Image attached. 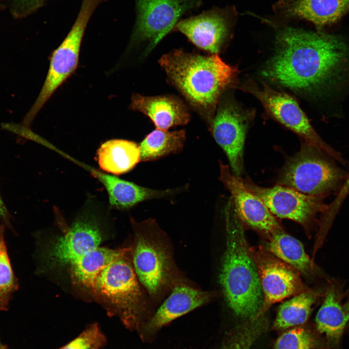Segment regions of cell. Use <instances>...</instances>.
<instances>
[{
    "label": "cell",
    "mask_w": 349,
    "mask_h": 349,
    "mask_svg": "<svg viewBox=\"0 0 349 349\" xmlns=\"http://www.w3.org/2000/svg\"><path fill=\"white\" fill-rule=\"evenodd\" d=\"M254 260L263 295V305L256 317L272 304L304 291L297 272L278 258L260 251Z\"/></svg>",
    "instance_id": "obj_12"
},
{
    "label": "cell",
    "mask_w": 349,
    "mask_h": 349,
    "mask_svg": "<svg viewBox=\"0 0 349 349\" xmlns=\"http://www.w3.org/2000/svg\"><path fill=\"white\" fill-rule=\"evenodd\" d=\"M279 8L287 16L305 19L320 28L334 23L349 11V0H282Z\"/></svg>",
    "instance_id": "obj_19"
},
{
    "label": "cell",
    "mask_w": 349,
    "mask_h": 349,
    "mask_svg": "<svg viewBox=\"0 0 349 349\" xmlns=\"http://www.w3.org/2000/svg\"><path fill=\"white\" fill-rule=\"evenodd\" d=\"M186 139V131H168L157 129L143 139L139 145L141 161L156 160L171 154L180 152Z\"/></svg>",
    "instance_id": "obj_24"
},
{
    "label": "cell",
    "mask_w": 349,
    "mask_h": 349,
    "mask_svg": "<svg viewBox=\"0 0 349 349\" xmlns=\"http://www.w3.org/2000/svg\"><path fill=\"white\" fill-rule=\"evenodd\" d=\"M330 157L324 151L303 142L300 151L287 160L281 170L279 184L307 195L323 198L333 191L338 192L348 174Z\"/></svg>",
    "instance_id": "obj_5"
},
{
    "label": "cell",
    "mask_w": 349,
    "mask_h": 349,
    "mask_svg": "<svg viewBox=\"0 0 349 349\" xmlns=\"http://www.w3.org/2000/svg\"><path fill=\"white\" fill-rule=\"evenodd\" d=\"M245 89L255 96L276 120L297 133L304 142L324 151L342 164H346L341 154L325 143L317 134L292 96L265 85L263 88L259 89L254 84H248Z\"/></svg>",
    "instance_id": "obj_8"
},
{
    "label": "cell",
    "mask_w": 349,
    "mask_h": 349,
    "mask_svg": "<svg viewBox=\"0 0 349 349\" xmlns=\"http://www.w3.org/2000/svg\"><path fill=\"white\" fill-rule=\"evenodd\" d=\"M132 261L139 282L150 295L159 294L172 278V264L165 249L143 233H137Z\"/></svg>",
    "instance_id": "obj_11"
},
{
    "label": "cell",
    "mask_w": 349,
    "mask_h": 349,
    "mask_svg": "<svg viewBox=\"0 0 349 349\" xmlns=\"http://www.w3.org/2000/svg\"><path fill=\"white\" fill-rule=\"evenodd\" d=\"M2 345V344H1V342H0V345Z\"/></svg>",
    "instance_id": "obj_35"
},
{
    "label": "cell",
    "mask_w": 349,
    "mask_h": 349,
    "mask_svg": "<svg viewBox=\"0 0 349 349\" xmlns=\"http://www.w3.org/2000/svg\"><path fill=\"white\" fill-rule=\"evenodd\" d=\"M11 216L0 194V219L5 227L11 228Z\"/></svg>",
    "instance_id": "obj_32"
},
{
    "label": "cell",
    "mask_w": 349,
    "mask_h": 349,
    "mask_svg": "<svg viewBox=\"0 0 349 349\" xmlns=\"http://www.w3.org/2000/svg\"><path fill=\"white\" fill-rule=\"evenodd\" d=\"M172 84L209 123L219 99L234 83L238 70L218 54L204 56L180 50L163 55L159 60Z\"/></svg>",
    "instance_id": "obj_2"
},
{
    "label": "cell",
    "mask_w": 349,
    "mask_h": 349,
    "mask_svg": "<svg viewBox=\"0 0 349 349\" xmlns=\"http://www.w3.org/2000/svg\"><path fill=\"white\" fill-rule=\"evenodd\" d=\"M131 107L148 116L159 129L167 130L173 127L185 125L190 120V114L185 105L174 96H146L134 94Z\"/></svg>",
    "instance_id": "obj_17"
},
{
    "label": "cell",
    "mask_w": 349,
    "mask_h": 349,
    "mask_svg": "<svg viewBox=\"0 0 349 349\" xmlns=\"http://www.w3.org/2000/svg\"><path fill=\"white\" fill-rule=\"evenodd\" d=\"M137 17L131 44L143 43L146 56L182 15L199 7L202 0H135Z\"/></svg>",
    "instance_id": "obj_7"
},
{
    "label": "cell",
    "mask_w": 349,
    "mask_h": 349,
    "mask_svg": "<svg viewBox=\"0 0 349 349\" xmlns=\"http://www.w3.org/2000/svg\"><path fill=\"white\" fill-rule=\"evenodd\" d=\"M242 181L274 216L292 220L304 227L310 225L318 213L325 214L329 208V205L323 202V197L307 195L280 184L264 188L249 178Z\"/></svg>",
    "instance_id": "obj_9"
},
{
    "label": "cell",
    "mask_w": 349,
    "mask_h": 349,
    "mask_svg": "<svg viewBox=\"0 0 349 349\" xmlns=\"http://www.w3.org/2000/svg\"><path fill=\"white\" fill-rule=\"evenodd\" d=\"M106 342L105 335L95 323L87 326L77 337L59 349H101Z\"/></svg>",
    "instance_id": "obj_29"
},
{
    "label": "cell",
    "mask_w": 349,
    "mask_h": 349,
    "mask_svg": "<svg viewBox=\"0 0 349 349\" xmlns=\"http://www.w3.org/2000/svg\"><path fill=\"white\" fill-rule=\"evenodd\" d=\"M132 248L106 265L94 281L92 294L108 313L128 329H137L143 308L142 292L131 259Z\"/></svg>",
    "instance_id": "obj_4"
},
{
    "label": "cell",
    "mask_w": 349,
    "mask_h": 349,
    "mask_svg": "<svg viewBox=\"0 0 349 349\" xmlns=\"http://www.w3.org/2000/svg\"><path fill=\"white\" fill-rule=\"evenodd\" d=\"M343 307L346 312L349 315V299L347 301L346 303L343 305Z\"/></svg>",
    "instance_id": "obj_33"
},
{
    "label": "cell",
    "mask_w": 349,
    "mask_h": 349,
    "mask_svg": "<svg viewBox=\"0 0 349 349\" xmlns=\"http://www.w3.org/2000/svg\"><path fill=\"white\" fill-rule=\"evenodd\" d=\"M220 178L230 192L235 209L241 221L270 235L283 230L263 202L248 189L240 178L231 173L228 165L220 162Z\"/></svg>",
    "instance_id": "obj_14"
},
{
    "label": "cell",
    "mask_w": 349,
    "mask_h": 349,
    "mask_svg": "<svg viewBox=\"0 0 349 349\" xmlns=\"http://www.w3.org/2000/svg\"><path fill=\"white\" fill-rule=\"evenodd\" d=\"M346 44L333 35L286 28L276 37L275 53L263 75L297 91H311L331 79L347 61Z\"/></svg>",
    "instance_id": "obj_1"
},
{
    "label": "cell",
    "mask_w": 349,
    "mask_h": 349,
    "mask_svg": "<svg viewBox=\"0 0 349 349\" xmlns=\"http://www.w3.org/2000/svg\"><path fill=\"white\" fill-rule=\"evenodd\" d=\"M339 292L334 285L326 290L323 303L315 321L317 331L325 335L331 349H336L349 321V315L340 302Z\"/></svg>",
    "instance_id": "obj_20"
},
{
    "label": "cell",
    "mask_w": 349,
    "mask_h": 349,
    "mask_svg": "<svg viewBox=\"0 0 349 349\" xmlns=\"http://www.w3.org/2000/svg\"><path fill=\"white\" fill-rule=\"evenodd\" d=\"M309 331L297 327L286 331L277 339L274 349H328L321 347Z\"/></svg>",
    "instance_id": "obj_28"
},
{
    "label": "cell",
    "mask_w": 349,
    "mask_h": 349,
    "mask_svg": "<svg viewBox=\"0 0 349 349\" xmlns=\"http://www.w3.org/2000/svg\"><path fill=\"white\" fill-rule=\"evenodd\" d=\"M268 244V249L273 255L295 270L305 274L311 273L313 264L302 243L283 230L274 233Z\"/></svg>",
    "instance_id": "obj_23"
},
{
    "label": "cell",
    "mask_w": 349,
    "mask_h": 349,
    "mask_svg": "<svg viewBox=\"0 0 349 349\" xmlns=\"http://www.w3.org/2000/svg\"><path fill=\"white\" fill-rule=\"evenodd\" d=\"M104 0H82L81 8L69 32L51 56L43 88L23 125L29 126L56 90L73 73L78 63L79 49L87 23L94 11Z\"/></svg>",
    "instance_id": "obj_6"
},
{
    "label": "cell",
    "mask_w": 349,
    "mask_h": 349,
    "mask_svg": "<svg viewBox=\"0 0 349 349\" xmlns=\"http://www.w3.org/2000/svg\"><path fill=\"white\" fill-rule=\"evenodd\" d=\"M212 292L200 290L183 284L175 285L147 324L156 330L209 301Z\"/></svg>",
    "instance_id": "obj_18"
},
{
    "label": "cell",
    "mask_w": 349,
    "mask_h": 349,
    "mask_svg": "<svg viewBox=\"0 0 349 349\" xmlns=\"http://www.w3.org/2000/svg\"><path fill=\"white\" fill-rule=\"evenodd\" d=\"M127 249L99 246L90 251L68 267L72 283L92 293L94 281L100 271Z\"/></svg>",
    "instance_id": "obj_21"
},
{
    "label": "cell",
    "mask_w": 349,
    "mask_h": 349,
    "mask_svg": "<svg viewBox=\"0 0 349 349\" xmlns=\"http://www.w3.org/2000/svg\"><path fill=\"white\" fill-rule=\"evenodd\" d=\"M0 349H9L6 346L3 345L2 344L0 345Z\"/></svg>",
    "instance_id": "obj_34"
},
{
    "label": "cell",
    "mask_w": 349,
    "mask_h": 349,
    "mask_svg": "<svg viewBox=\"0 0 349 349\" xmlns=\"http://www.w3.org/2000/svg\"><path fill=\"white\" fill-rule=\"evenodd\" d=\"M317 294L310 290L295 295L280 306L273 323L276 329H285L304 323L308 319Z\"/></svg>",
    "instance_id": "obj_25"
},
{
    "label": "cell",
    "mask_w": 349,
    "mask_h": 349,
    "mask_svg": "<svg viewBox=\"0 0 349 349\" xmlns=\"http://www.w3.org/2000/svg\"><path fill=\"white\" fill-rule=\"evenodd\" d=\"M174 30L197 47L217 54L227 36L228 26L223 12L214 9L179 21Z\"/></svg>",
    "instance_id": "obj_15"
},
{
    "label": "cell",
    "mask_w": 349,
    "mask_h": 349,
    "mask_svg": "<svg viewBox=\"0 0 349 349\" xmlns=\"http://www.w3.org/2000/svg\"><path fill=\"white\" fill-rule=\"evenodd\" d=\"M349 193V173L348 174L346 179L342 186L340 190L337 193L336 197L329 205L330 211L333 213H336L338 210Z\"/></svg>",
    "instance_id": "obj_31"
},
{
    "label": "cell",
    "mask_w": 349,
    "mask_h": 349,
    "mask_svg": "<svg viewBox=\"0 0 349 349\" xmlns=\"http://www.w3.org/2000/svg\"><path fill=\"white\" fill-rule=\"evenodd\" d=\"M225 209L226 247L219 281L228 306L237 316H257L263 303L257 268L245 239L242 221L230 199Z\"/></svg>",
    "instance_id": "obj_3"
},
{
    "label": "cell",
    "mask_w": 349,
    "mask_h": 349,
    "mask_svg": "<svg viewBox=\"0 0 349 349\" xmlns=\"http://www.w3.org/2000/svg\"><path fill=\"white\" fill-rule=\"evenodd\" d=\"M90 172L104 186L110 205L118 209H128L141 202L167 197L183 190L182 188L167 190L150 189L95 169H91Z\"/></svg>",
    "instance_id": "obj_16"
},
{
    "label": "cell",
    "mask_w": 349,
    "mask_h": 349,
    "mask_svg": "<svg viewBox=\"0 0 349 349\" xmlns=\"http://www.w3.org/2000/svg\"><path fill=\"white\" fill-rule=\"evenodd\" d=\"M97 156L101 170L117 175L130 171L141 161L139 145L123 139L104 142L98 149Z\"/></svg>",
    "instance_id": "obj_22"
},
{
    "label": "cell",
    "mask_w": 349,
    "mask_h": 349,
    "mask_svg": "<svg viewBox=\"0 0 349 349\" xmlns=\"http://www.w3.org/2000/svg\"><path fill=\"white\" fill-rule=\"evenodd\" d=\"M268 321L263 315L239 326L222 349H250L267 330Z\"/></svg>",
    "instance_id": "obj_27"
},
{
    "label": "cell",
    "mask_w": 349,
    "mask_h": 349,
    "mask_svg": "<svg viewBox=\"0 0 349 349\" xmlns=\"http://www.w3.org/2000/svg\"><path fill=\"white\" fill-rule=\"evenodd\" d=\"M0 225V311L8 310L12 295L18 288L7 251L5 241V228Z\"/></svg>",
    "instance_id": "obj_26"
},
{
    "label": "cell",
    "mask_w": 349,
    "mask_h": 349,
    "mask_svg": "<svg viewBox=\"0 0 349 349\" xmlns=\"http://www.w3.org/2000/svg\"><path fill=\"white\" fill-rule=\"evenodd\" d=\"M236 106L221 105L210 128L216 143L225 153L233 174L239 177L243 170V149L249 119Z\"/></svg>",
    "instance_id": "obj_13"
},
{
    "label": "cell",
    "mask_w": 349,
    "mask_h": 349,
    "mask_svg": "<svg viewBox=\"0 0 349 349\" xmlns=\"http://www.w3.org/2000/svg\"><path fill=\"white\" fill-rule=\"evenodd\" d=\"M103 232L93 218L78 219L47 248L44 257L49 266H67L100 246Z\"/></svg>",
    "instance_id": "obj_10"
},
{
    "label": "cell",
    "mask_w": 349,
    "mask_h": 349,
    "mask_svg": "<svg viewBox=\"0 0 349 349\" xmlns=\"http://www.w3.org/2000/svg\"><path fill=\"white\" fill-rule=\"evenodd\" d=\"M46 0H12L11 12L16 18L26 16L37 10Z\"/></svg>",
    "instance_id": "obj_30"
}]
</instances>
